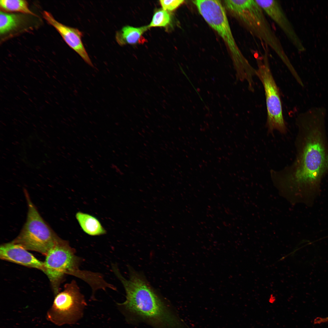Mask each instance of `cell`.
<instances>
[{"label": "cell", "mask_w": 328, "mask_h": 328, "mask_svg": "<svg viewBox=\"0 0 328 328\" xmlns=\"http://www.w3.org/2000/svg\"><path fill=\"white\" fill-rule=\"evenodd\" d=\"M326 109L313 107L297 116L296 155L289 165L270 170L273 184L292 204H310L319 193L321 181L328 174V141Z\"/></svg>", "instance_id": "cell-1"}, {"label": "cell", "mask_w": 328, "mask_h": 328, "mask_svg": "<svg viewBox=\"0 0 328 328\" xmlns=\"http://www.w3.org/2000/svg\"><path fill=\"white\" fill-rule=\"evenodd\" d=\"M116 276L126 293L125 301L117 304L128 323H144L152 328H188L174 307L156 293L141 274L130 269L129 279L120 272Z\"/></svg>", "instance_id": "cell-2"}, {"label": "cell", "mask_w": 328, "mask_h": 328, "mask_svg": "<svg viewBox=\"0 0 328 328\" xmlns=\"http://www.w3.org/2000/svg\"><path fill=\"white\" fill-rule=\"evenodd\" d=\"M46 256L43 272L49 278L56 295L59 292L60 285L66 275L75 276L87 282L93 294L107 286V282L101 274L80 269L82 259L76 255L75 249L67 241L60 237Z\"/></svg>", "instance_id": "cell-3"}, {"label": "cell", "mask_w": 328, "mask_h": 328, "mask_svg": "<svg viewBox=\"0 0 328 328\" xmlns=\"http://www.w3.org/2000/svg\"><path fill=\"white\" fill-rule=\"evenodd\" d=\"M224 2L227 8L248 32L272 50L292 75H295L296 71L279 38L255 0H227Z\"/></svg>", "instance_id": "cell-4"}, {"label": "cell", "mask_w": 328, "mask_h": 328, "mask_svg": "<svg viewBox=\"0 0 328 328\" xmlns=\"http://www.w3.org/2000/svg\"><path fill=\"white\" fill-rule=\"evenodd\" d=\"M202 17L222 37L230 50L236 73L243 75L251 72L253 67L241 52L233 35L224 8L220 1H193Z\"/></svg>", "instance_id": "cell-5"}, {"label": "cell", "mask_w": 328, "mask_h": 328, "mask_svg": "<svg viewBox=\"0 0 328 328\" xmlns=\"http://www.w3.org/2000/svg\"><path fill=\"white\" fill-rule=\"evenodd\" d=\"M24 190L28 207L26 220L19 234L11 242L46 256L60 237L41 216L27 190Z\"/></svg>", "instance_id": "cell-6"}, {"label": "cell", "mask_w": 328, "mask_h": 328, "mask_svg": "<svg viewBox=\"0 0 328 328\" xmlns=\"http://www.w3.org/2000/svg\"><path fill=\"white\" fill-rule=\"evenodd\" d=\"M257 64L256 76L262 83L265 92L268 132L273 134L277 130L285 134L287 128L283 117L279 91L270 68L267 49L265 50L262 59H258Z\"/></svg>", "instance_id": "cell-7"}, {"label": "cell", "mask_w": 328, "mask_h": 328, "mask_svg": "<svg viewBox=\"0 0 328 328\" xmlns=\"http://www.w3.org/2000/svg\"><path fill=\"white\" fill-rule=\"evenodd\" d=\"M87 304L76 282L66 284L58 292L47 312L46 318L58 326L75 324L83 317Z\"/></svg>", "instance_id": "cell-8"}, {"label": "cell", "mask_w": 328, "mask_h": 328, "mask_svg": "<svg viewBox=\"0 0 328 328\" xmlns=\"http://www.w3.org/2000/svg\"><path fill=\"white\" fill-rule=\"evenodd\" d=\"M255 1L265 13L282 30L298 50L300 52L304 51L305 48L279 1L275 0Z\"/></svg>", "instance_id": "cell-9"}, {"label": "cell", "mask_w": 328, "mask_h": 328, "mask_svg": "<svg viewBox=\"0 0 328 328\" xmlns=\"http://www.w3.org/2000/svg\"><path fill=\"white\" fill-rule=\"evenodd\" d=\"M43 15L44 19L55 28L68 45L87 63L94 67L81 40L82 33L76 28L67 26L57 21L49 12L44 11Z\"/></svg>", "instance_id": "cell-10"}, {"label": "cell", "mask_w": 328, "mask_h": 328, "mask_svg": "<svg viewBox=\"0 0 328 328\" xmlns=\"http://www.w3.org/2000/svg\"><path fill=\"white\" fill-rule=\"evenodd\" d=\"M0 258L3 260L44 271L43 262L37 259L21 246L11 241L0 246Z\"/></svg>", "instance_id": "cell-11"}, {"label": "cell", "mask_w": 328, "mask_h": 328, "mask_svg": "<svg viewBox=\"0 0 328 328\" xmlns=\"http://www.w3.org/2000/svg\"><path fill=\"white\" fill-rule=\"evenodd\" d=\"M75 217L83 231L88 235L96 236L106 233L100 221L94 216L79 211L76 213Z\"/></svg>", "instance_id": "cell-12"}, {"label": "cell", "mask_w": 328, "mask_h": 328, "mask_svg": "<svg viewBox=\"0 0 328 328\" xmlns=\"http://www.w3.org/2000/svg\"><path fill=\"white\" fill-rule=\"evenodd\" d=\"M148 28V26L138 28L130 26H124L116 32V40L121 45L136 44L138 43L143 33Z\"/></svg>", "instance_id": "cell-13"}, {"label": "cell", "mask_w": 328, "mask_h": 328, "mask_svg": "<svg viewBox=\"0 0 328 328\" xmlns=\"http://www.w3.org/2000/svg\"><path fill=\"white\" fill-rule=\"evenodd\" d=\"M22 16L19 14H10L0 11V33L4 34L17 28L23 21Z\"/></svg>", "instance_id": "cell-14"}, {"label": "cell", "mask_w": 328, "mask_h": 328, "mask_svg": "<svg viewBox=\"0 0 328 328\" xmlns=\"http://www.w3.org/2000/svg\"><path fill=\"white\" fill-rule=\"evenodd\" d=\"M0 7L4 12H18L36 16L29 9L28 3L26 0H1Z\"/></svg>", "instance_id": "cell-15"}, {"label": "cell", "mask_w": 328, "mask_h": 328, "mask_svg": "<svg viewBox=\"0 0 328 328\" xmlns=\"http://www.w3.org/2000/svg\"><path fill=\"white\" fill-rule=\"evenodd\" d=\"M171 20L169 14L166 11L160 10L154 14L149 27H165L168 25Z\"/></svg>", "instance_id": "cell-16"}, {"label": "cell", "mask_w": 328, "mask_h": 328, "mask_svg": "<svg viewBox=\"0 0 328 328\" xmlns=\"http://www.w3.org/2000/svg\"><path fill=\"white\" fill-rule=\"evenodd\" d=\"M183 0H160V4L163 10L172 11L179 7L183 2Z\"/></svg>", "instance_id": "cell-17"}]
</instances>
